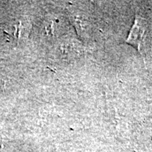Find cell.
Instances as JSON below:
<instances>
[{
	"mask_svg": "<svg viewBox=\"0 0 152 152\" xmlns=\"http://www.w3.org/2000/svg\"><path fill=\"white\" fill-rule=\"evenodd\" d=\"M149 33V23L147 18L137 12L134 23L129 32L125 43L134 47L141 54L145 64V57L143 54V47Z\"/></svg>",
	"mask_w": 152,
	"mask_h": 152,
	"instance_id": "cell-1",
	"label": "cell"
}]
</instances>
